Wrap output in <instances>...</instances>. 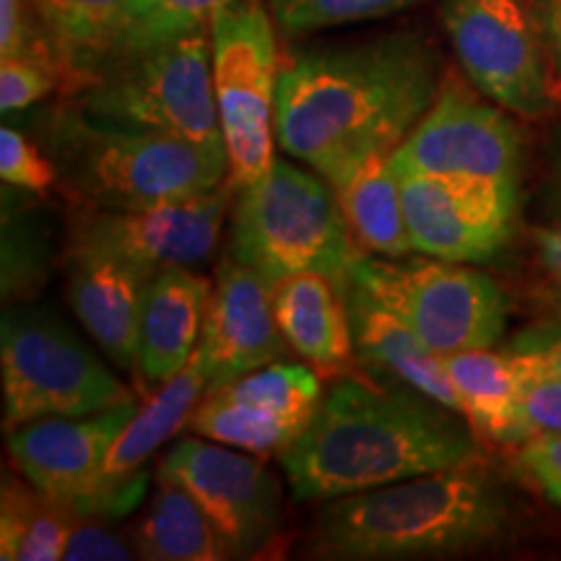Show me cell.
Here are the masks:
<instances>
[{
  "label": "cell",
  "instance_id": "1",
  "mask_svg": "<svg viewBox=\"0 0 561 561\" xmlns=\"http://www.w3.org/2000/svg\"><path fill=\"white\" fill-rule=\"evenodd\" d=\"M439 55L424 34L310 50L280 68L276 140L331 187L371 153H392L439 91Z\"/></svg>",
  "mask_w": 561,
  "mask_h": 561
},
{
  "label": "cell",
  "instance_id": "2",
  "mask_svg": "<svg viewBox=\"0 0 561 561\" xmlns=\"http://www.w3.org/2000/svg\"><path fill=\"white\" fill-rule=\"evenodd\" d=\"M424 392L341 380L278 453L299 502L339 500L413 476L476 466L473 432Z\"/></svg>",
  "mask_w": 561,
  "mask_h": 561
},
{
  "label": "cell",
  "instance_id": "3",
  "mask_svg": "<svg viewBox=\"0 0 561 561\" xmlns=\"http://www.w3.org/2000/svg\"><path fill=\"white\" fill-rule=\"evenodd\" d=\"M510 496L479 468L413 476L331 500L312 530V557L432 559L481 549L510 528Z\"/></svg>",
  "mask_w": 561,
  "mask_h": 561
},
{
  "label": "cell",
  "instance_id": "4",
  "mask_svg": "<svg viewBox=\"0 0 561 561\" xmlns=\"http://www.w3.org/2000/svg\"><path fill=\"white\" fill-rule=\"evenodd\" d=\"M47 144L60 178L91 208L133 210L193 198L216 191L229 174L227 151L115 128L81 110L55 117Z\"/></svg>",
  "mask_w": 561,
  "mask_h": 561
},
{
  "label": "cell",
  "instance_id": "5",
  "mask_svg": "<svg viewBox=\"0 0 561 561\" xmlns=\"http://www.w3.org/2000/svg\"><path fill=\"white\" fill-rule=\"evenodd\" d=\"M231 257L273 286L297 273H322L346 291L362 261L331 182L273 161L263 180L242 187L231 216Z\"/></svg>",
  "mask_w": 561,
  "mask_h": 561
},
{
  "label": "cell",
  "instance_id": "6",
  "mask_svg": "<svg viewBox=\"0 0 561 561\" xmlns=\"http://www.w3.org/2000/svg\"><path fill=\"white\" fill-rule=\"evenodd\" d=\"M79 110L115 128L227 151L210 73V24L102 62L83 87Z\"/></svg>",
  "mask_w": 561,
  "mask_h": 561
},
{
  "label": "cell",
  "instance_id": "7",
  "mask_svg": "<svg viewBox=\"0 0 561 561\" xmlns=\"http://www.w3.org/2000/svg\"><path fill=\"white\" fill-rule=\"evenodd\" d=\"M3 426L34 424L53 416H89L136 403L115 371L58 314L16 305L0 322Z\"/></svg>",
  "mask_w": 561,
  "mask_h": 561
},
{
  "label": "cell",
  "instance_id": "8",
  "mask_svg": "<svg viewBox=\"0 0 561 561\" xmlns=\"http://www.w3.org/2000/svg\"><path fill=\"white\" fill-rule=\"evenodd\" d=\"M210 73L229 182L234 191L263 180L273 167L278 53L261 0H231L210 16Z\"/></svg>",
  "mask_w": 561,
  "mask_h": 561
},
{
  "label": "cell",
  "instance_id": "9",
  "mask_svg": "<svg viewBox=\"0 0 561 561\" xmlns=\"http://www.w3.org/2000/svg\"><path fill=\"white\" fill-rule=\"evenodd\" d=\"M351 278L396 312L434 354L491 348L507 328L510 299L486 273L453 261H369Z\"/></svg>",
  "mask_w": 561,
  "mask_h": 561
},
{
  "label": "cell",
  "instance_id": "10",
  "mask_svg": "<svg viewBox=\"0 0 561 561\" xmlns=\"http://www.w3.org/2000/svg\"><path fill=\"white\" fill-rule=\"evenodd\" d=\"M133 416L136 403L89 416L42 419L13 430L9 450L26 483L76 520H115L138 507L149 481V473L125 483L104 476L112 445Z\"/></svg>",
  "mask_w": 561,
  "mask_h": 561
},
{
  "label": "cell",
  "instance_id": "11",
  "mask_svg": "<svg viewBox=\"0 0 561 561\" xmlns=\"http://www.w3.org/2000/svg\"><path fill=\"white\" fill-rule=\"evenodd\" d=\"M442 21L476 91L530 121L553 112V62L533 0H445Z\"/></svg>",
  "mask_w": 561,
  "mask_h": 561
},
{
  "label": "cell",
  "instance_id": "12",
  "mask_svg": "<svg viewBox=\"0 0 561 561\" xmlns=\"http://www.w3.org/2000/svg\"><path fill=\"white\" fill-rule=\"evenodd\" d=\"M396 172L479 178L517 185L523 136L507 110L476 94L458 76L442 79L437 100L390 153Z\"/></svg>",
  "mask_w": 561,
  "mask_h": 561
},
{
  "label": "cell",
  "instance_id": "13",
  "mask_svg": "<svg viewBox=\"0 0 561 561\" xmlns=\"http://www.w3.org/2000/svg\"><path fill=\"white\" fill-rule=\"evenodd\" d=\"M413 250L453 263H481L510 242L517 185L479 178L396 172Z\"/></svg>",
  "mask_w": 561,
  "mask_h": 561
},
{
  "label": "cell",
  "instance_id": "14",
  "mask_svg": "<svg viewBox=\"0 0 561 561\" xmlns=\"http://www.w3.org/2000/svg\"><path fill=\"white\" fill-rule=\"evenodd\" d=\"M159 479L178 483L201 504L231 557H252L276 536L280 486L252 453L214 439H182L161 460Z\"/></svg>",
  "mask_w": 561,
  "mask_h": 561
},
{
  "label": "cell",
  "instance_id": "15",
  "mask_svg": "<svg viewBox=\"0 0 561 561\" xmlns=\"http://www.w3.org/2000/svg\"><path fill=\"white\" fill-rule=\"evenodd\" d=\"M231 193L234 185L221 182L216 191L149 208H94L76 229L73 248L107 252L146 276L170 265L195 268L214 257Z\"/></svg>",
  "mask_w": 561,
  "mask_h": 561
},
{
  "label": "cell",
  "instance_id": "16",
  "mask_svg": "<svg viewBox=\"0 0 561 561\" xmlns=\"http://www.w3.org/2000/svg\"><path fill=\"white\" fill-rule=\"evenodd\" d=\"M286 343L273 314L271 284L234 257L219 265L195 362L208 390L227 388L250 371L284 359ZM206 390V392H208Z\"/></svg>",
  "mask_w": 561,
  "mask_h": 561
},
{
  "label": "cell",
  "instance_id": "17",
  "mask_svg": "<svg viewBox=\"0 0 561 561\" xmlns=\"http://www.w3.org/2000/svg\"><path fill=\"white\" fill-rule=\"evenodd\" d=\"M210 284L185 265L153 273L140 307L136 369L146 388H161L187 367L198 348Z\"/></svg>",
  "mask_w": 561,
  "mask_h": 561
},
{
  "label": "cell",
  "instance_id": "18",
  "mask_svg": "<svg viewBox=\"0 0 561 561\" xmlns=\"http://www.w3.org/2000/svg\"><path fill=\"white\" fill-rule=\"evenodd\" d=\"M149 280L151 276L121 257L73 248L68 276L70 307L107 359L121 369L136 364L140 307Z\"/></svg>",
  "mask_w": 561,
  "mask_h": 561
},
{
  "label": "cell",
  "instance_id": "19",
  "mask_svg": "<svg viewBox=\"0 0 561 561\" xmlns=\"http://www.w3.org/2000/svg\"><path fill=\"white\" fill-rule=\"evenodd\" d=\"M343 299L348 307L354 348L364 362L462 416L460 396L442 367L439 354H434L380 299L371 297L359 280H348Z\"/></svg>",
  "mask_w": 561,
  "mask_h": 561
},
{
  "label": "cell",
  "instance_id": "20",
  "mask_svg": "<svg viewBox=\"0 0 561 561\" xmlns=\"http://www.w3.org/2000/svg\"><path fill=\"white\" fill-rule=\"evenodd\" d=\"M273 314L289 348L320 371L343 369L351 359L348 307L343 291L322 273H297L271 286Z\"/></svg>",
  "mask_w": 561,
  "mask_h": 561
},
{
  "label": "cell",
  "instance_id": "21",
  "mask_svg": "<svg viewBox=\"0 0 561 561\" xmlns=\"http://www.w3.org/2000/svg\"><path fill=\"white\" fill-rule=\"evenodd\" d=\"M442 367L458 390L462 419L486 437L512 445L525 382L538 371L536 354L468 348L442 356Z\"/></svg>",
  "mask_w": 561,
  "mask_h": 561
},
{
  "label": "cell",
  "instance_id": "22",
  "mask_svg": "<svg viewBox=\"0 0 561 561\" xmlns=\"http://www.w3.org/2000/svg\"><path fill=\"white\" fill-rule=\"evenodd\" d=\"M333 191L351 237L362 250L382 257H405L413 250L390 153H371L359 161Z\"/></svg>",
  "mask_w": 561,
  "mask_h": 561
},
{
  "label": "cell",
  "instance_id": "23",
  "mask_svg": "<svg viewBox=\"0 0 561 561\" xmlns=\"http://www.w3.org/2000/svg\"><path fill=\"white\" fill-rule=\"evenodd\" d=\"M45 26L62 79L83 89L107 58L133 0H30Z\"/></svg>",
  "mask_w": 561,
  "mask_h": 561
},
{
  "label": "cell",
  "instance_id": "24",
  "mask_svg": "<svg viewBox=\"0 0 561 561\" xmlns=\"http://www.w3.org/2000/svg\"><path fill=\"white\" fill-rule=\"evenodd\" d=\"M206 390L208 380L193 354L187 367L178 371L170 382L161 385L151 396V401L128 421V426L121 432V437L115 439L107 455L104 476L112 483H125L146 473L144 466L149 462L151 455L167 439H172L182 426H187V419L198 405L201 396H206Z\"/></svg>",
  "mask_w": 561,
  "mask_h": 561
},
{
  "label": "cell",
  "instance_id": "25",
  "mask_svg": "<svg viewBox=\"0 0 561 561\" xmlns=\"http://www.w3.org/2000/svg\"><path fill=\"white\" fill-rule=\"evenodd\" d=\"M149 512L133 533V549L151 561H219L231 551L201 504L185 489L159 479Z\"/></svg>",
  "mask_w": 561,
  "mask_h": 561
},
{
  "label": "cell",
  "instance_id": "26",
  "mask_svg": "<svg viewBox=\"0 0 561 561\" xmlns=\"http://www.w3.org/2000/svg\"><path fill=\"white\" fill-rule=\"evenodd\" d=\"M307 424L310 421L237 401L224 390H208L187 419V430L201 437L252 455L284 453L307 430Z\"/></svg>",
  "mask_w": 561,
  "mask_h": 561
},
{
  "label": "cell",
  "instance_id": "27",
  "mask_svg": "<svg viewBox=\"0 0 561 561\" xmlns=\"http://www.w3.org/2000/svg\"><path fill=\"white\" fill-rule=\"evenodd\" d=\"M73 520L70 512L58 507L34 486L26 489L24 483L5 479L0 494V559H62Z\"/></svg>",
  "mask_w": 561,
  "mask_h": 561
},
{
  "label": "cell",
  "instance_id": "28",
  "mask_svg": "<svg viewBox=\"0 0 561 561\" xmlns=\"http://www.w3.org/2000/svg\"><path fill=\"white\" fill-rule=\"evenodd\" d=\"M227 3L231 0H133L104 62L208 26L210 16Z\"/></svg>",
  "mask_w": 561,
  "mask_h": 561
},
{
  "label": "cell",
  "instance_id": "29",
  "mask_svg": "<svg viewBox=\"0 0 561 561\" xmlns=\"http://www.w3.org/2000/svg\"><path fill=\"white\" fill-rule=\"evenodd\" d=\"M237 401L310 421L322 401L320 375L307 364H268L219 388Z\"/></svg>",
  "mask_w": 561,
  "mask_h": 561
},
{
  "label": "cell",
  "instance_id": "30",
  "mask_svg": "<svg viewBox=\"0 0 561 561\" xmlns=\"http://www.w3.org/2000/svg\"><path fill=\"white\" fill-rule=\"evenodd\" d=\"M421 0H271V11L286 34L351 24L401 13Z\"/></svg>",
  "mask_w": 561,
  "mask_h": 561
},
{
  "label": "cell",
  "instance_id": "31",
  "mask_svg": "<svg viewBox=\"0 0 561 561\" xmlns=\"http://www.w3.org/2000/svg\"><path fill=\"white\" fill-rule=\"evenodd\" d=\"M62 79V68L53 58H9L0 62V110L3 115L26 110L45 100Z\"/></svg>",
  "mask_w": 561,
  "mask_h": 561
},
{
  "label": "cell",
  "instance_id": "32",
  "mask_svg": "<svg viewBox=\"0 0 561 561\" xmlns=\"http://www.w3.org/2000/svg\"><path fill=\"white\" fill-rule=\"evenodd\" d=\"M0 178L5 185L19 191L45 193L60 178L55 161L42 153L32 140H26L16 128L3 125L0 130Z\"/></svg>",
  "mask_w": 561,
  "mask_h": 561
},
{
  "label": "cell",
  "instance_id": "33",
  "mask_svg": "<svg viewBox=\"0 0 561 561\" xmlns=\"http://www.w3.org/2000/svg\"><path fill=\"white\" fill-rule=\"evenodd\" d=\"M543 434L561 437V377L543 375L538 369L525 382L512 445H525L528 439L543 437Z\"/></svg>",
  "mask_w": 561,
  "mask_h": 561
},
{
  "label": "cell",
  "instance_id": "34",
  "mask_svg": "<svg viewBox=\"0 0 561 561\" xmlns=\"http://www.w3.org/2000/svg\"><path fill=\"white\" fill-rule=\"evenodd\" d=\"M32 55L58 60L30 0H0V60Z\"/></svg>",
  "mask_w": 561,
  "mask_h": 561
},
{
  "label": "cell",
  "instance_id": "35",
  "mask_svg": "<svg viewBox=\"0 0 561 561\" xmlns=\"http://www.w3.org/2000/svg\"><path fill=\"white\" fill-rule=\"evenodd\" d=\"M133 551L128 543H123L115 533H110L104 525L89 520L81 525H70L66 551L62 559L73 561H125L133 559Z\"/></svg>",
  "mask_w": 561,
  "mask_h": 561
},
{
  "label": "cell",
  "instance_id": "36",
  "mask_svg": "<svg viewBox=\"0 0 561 561\" xmlns=\"http://www.w3.org/2000/svg\"><path fill=\"white\" fill-rule=\"evenodd\" d=\"M523 468L536 479L557 476L561 479V437L559 434H543V437L528 439L520 450Z\"/></svg>",
  "mask_w": 561,
  "mask_h": 561
},
{
  "label": "cell",
  "instance_id": "37",
  "mask_svg": "<svg viewBox=\"0 0 561 561\" xmlns=\"http://www.w3.org/2000/svg\"><path fill=\"white\" fill-rule=\"evenodd\" d=\"M553 70L561 76V0H533Z\"/></svg>",
  "mask_w": 561,
  "mask_h": 561
},
{
  "label": "cell",
  "instance_id": "38",
  "mask_svg": "<svg viewBox=\"0 0 561 561\" xmlns=\"http://www.w3.org/2000/svg\"><path fill=\"white\" fill-rule=\"evenodd\" d=\"M538 252H541L543 268L561 286V229H541L538 231Z\"/></svg>",
  "mask_w": 561,
  "mask_h": 561
},
{
  "label": "cell",
  "instance_id": "39",
  "mask_svg": "<svg viewBox=\"0 0 561 561\" xmlns=\"http://www.w3.org/2000/svg\"><path fill=\"white\" fill-rule=\"evenodd\" d=\"M549 203L551 214L557 219V227L561 229V128L553 138L551 146V180H549Z\"/></svg>",
  "mask_w": 561,
  "mask_h": 561
},
{
  "label": "cell",
  "instance_id": "40",
  "mask_svg": "<svg viewBox=\"0 0 561 561\" xmlns=\"http://www.w3.org/2000/svg\"><path fill=\"white\" fill-rule=\"evenodd\" d=\"M533 354H536L538 369H541L543 375L561 377V339H559L557 343H551L549 348H543V351H533Z\"/></svg>",
  "mask_w": 561,
  "mask_h": 561
},
{
  "label": "cell",
  "instance_id": "41",
  "mask_svg": "<svg viewBox=\"0 0 561 561\" xmlns=\"http://www.w3.org/2000/svg\"><path fill=\"white\" fill-rule=\"evenodd\" d=\"M538 483H541L546 494H549V500H553L561 507V479H557V476H546V479H538Z\"/></svg>",
  "mask_w": 561,
  "mask_h": 561
}]
</instances>
